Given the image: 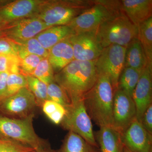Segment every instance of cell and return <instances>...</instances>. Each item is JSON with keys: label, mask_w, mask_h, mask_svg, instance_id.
<instances>
[{"label": "cell", "mask_w": 152, "mask_h": 152, "mask_svg": "<svg viewBox=\"0 0 152 152\" xmlns=\"http://www.w3.org/2000/svg\"><path fill=\"white\" fill-rule=\"evenodd\" d=\"M96 60H75L54 75L55 82L64 91L72 104L83 100L97 80Z\"/></svg>", "instance_id": "1"}, {"label": "cell", "mask_w": 152, "mask_h": 152, "mask_svg": "<svg viewBox=\"0 0 152 152\" xmlns=\"http://www.w3.org/2000/svg\"><path fill=\"white\" fill-rule=\"evenodd\" d=\"M114 92L110 79L105 75L99 74L96 83L83 99L90 118L99 127H113Z\"/></svg>", "instance_id": "2"}, {"label": "cell", "mask_w": 152, "mask_h": 152, "mask_svg": "<svg viewBox=\"0 0 152 152\" xmlns=\"http://www.w3.org/2000/svg\"><path fill=\"white\" fill-rule=\"evenodd\" d=\"M138 28L121 11L102 24L95 31L98 40L104 48L111 45L126 48L137 37Z\"/></svg>", "instance_id": "3"}, {"label": "cell", "mask_w": 152, "mask_h": 152, "mask_svg": "<svg viewBox=\"0 0 152 152\" xmlns=\"http://www.w3.org/2000/svg\"><path fill=\"white\" fill-rule=\"evenodd\" d=\"M94 0L45 1L35 16L50 26L67 25L89 8Z\"/></svg>", "instance_id": "4"}, {"label": "cell", "mask_w": 152, "mask_h": 152, "mask_svg": "<svg viewBox=\"0 0 152 152\" xmlns=\"http://www.w3.org/2000/svg\"><path fill=\"white\" fill-rule=\"evenodd\" d=\"M121 11L120 1L94 0L91 7L74 18L67 26L75 34L95 32L102 23Z\"/></svg>", "instance_id": "5"}, {"label": "cell", "mask_w": 152, "mask_h": 152, "mask_svg": "<svg viewBox=\"0 0 152 152\" xmlns=\"http://www.w3.org/2000/svg\"><path fill=\"white\" fill-rule=\"evenodd\" d=\"M34 114L24 118L0 115V138L10 140L39 148L45 142L39 137L33 126Z\"/></svg>", "instance_id": "6"}, {"label": "cell", "mask_w": 152, "mask_h": 152, "mask_svg": "<svg viewBox=\"0 0 152 152\" xmlns=\"http://www.w3.org/2000/svg\"><path fill=\"white\" fill-rule=\"evenodd\" d=\"M65 109V115L60 124L62 127L77 134L93 145L99 147L93 131L91 119L83 100L72 104Z\"/></svg>", "instance_id": "7"}, {"label": "cell", "mask_w": 152, "mask_h": 152, "mask_svg": "<svg viewBox=\"0 0 152 152\" xmlns=\"http://www.w3.org/2000/svg\"><path fill=\"white\" fill-rule=\"evenodd\" d=\"M126 47L113 45L104 48L96 60L98 74L107 77L111 83L114 91L118 88L120 76L125 67Z\"/></svg>", "instance_id": "8"}, {"label": "cell", "mask_w": 152, "mask_h": 152, "mask_svg": "<svg viewBox=\"0 0 152 152\" xmlns=\"http://www.w3.org/2000/svg\"><path fill=\"white\" fill-rule=\"evenodd\" d=\"M34 96L28 87L14 95L0 100V115L24 118L34 113L37 107Z\"/></svg>", "instance_id": "9"}, {"label": "cell", "mask_w": 152, "mask_h": 152, "mask_svg": "<svg viewBox=\"0 0 152 152\" xmlns=\"http://www.w3.org/2000/svg\"><path fill=\"white\" fill-rule=\"evenodd\" d=\"M51 26L37 17H30L9 23L3 29V38L18 42L35 37Z\"/></svg>", "instance_id": "10"}, {"label": "cell", "mask_w": 152, "mask_h": 152, "mask_svg": "<svg viewBox=\"0 0 152 152\" xmlns=\"http://www.w3.org/2000/svg\"><path fill=\"white\" fill-rule=\"evenodd\" d=\"M135 118L136 106L132 98L117 89L114 92L113 127L121 134Z\"/></svg>", "instance_id": "11"}, {"label": "cell", "mask_w": 152, "mask_h": 152, "mask_svg": "<svg viewBox=\"0 0 152 152\" xmlns=\"http://www.w3.org/2000/svg\"><path fill=\"white\" fill-rule=\"evenodd\" d=\"M68 39L72 47L75 60L95 61L104 49L95 32L75 34Z\"/></svg>", "instance_id": "12"}, {"label": "cell", "mask_w": 152, "mask_h": 152, "mask_svg": "<svg viewBox=\"0 0 152 152\" xmlns=\"http://www.w3.org/2000/svg\"><path fill=\"white\" fill-rule=\"evenodd\" d=\"M44 1L18 0L7 2L0 7V22L5 26L18 20L34 17Z\"/></svg>", "instance_id": "13"}, {"label": "cell", "mask_w": 152, "mask_h": 152, "mask_svg": "<svg viewBox=\"0 0 152 152\" xmlns=\"http://www.w3.org/2000/svg\"><path fill=\"white\" fill-rule=\"evenodd\" d=\"M124 146L135 152H152V134L135 118L121 134Z\"/></svg>", "instance_id": "14"}, {"label": "cell", "mask_w": 152, "mask_h": 152, "mask_svg": "<svg viewBox=\"0 0 152 152\" xmlns=\"http://www.w3.org/2000/svg\"><path fill=\"white\" fill-rule=\"evenodd\" d=\"M132 98L136 106V119L140 123L144 112L152 104V70L148 66L142 72Z\"/></svg>", "instance_id": "15"}, {"label": "cell", "mask_w": 152, "mask_h": 152, "mask_svg": "<svg viewBox=\"0 0 152 152\" xmlns=\"http://www.w3.org/2000/svg\"><path fill=\"white\" fill-rule=\"evenodd\" d=\"M120 7L128 18L137 27L152 17V0H121Z\"/></svg>", "instance_id": "16"}, {"label": "cell", "mask_w": 152, "mask_h": 152, "mask_svg": "<svg viewBox=\"0 0 152 152\" xmlns=\"http://www.w3.org/2000/svg\"><path fill=\"white\" fill-rule=\"evenodd\" d=\"M47 58L54 72L56 73L75 60L72 47L68 39L58 43L50 49Z\"/></svg>", "instance_id": "17"}, {"label": "cell", "mask_w": 152, "mask_h": 152, "mask_svg": "<svg viewBox=\"0 0 152 152\" xmlns=\"http://www.w3.org/2000/svg\"><path fill=\"white\" fill-rule=\"evenodd\" d=\"M95 136L100 152H124L121 134L113 127H100Z\"/></svg>", "instance_id": "18"}, {"label": "cell", "mask_w": 152, "mask_h": 152, "mask_svg": "<svg viewBox=\"0 0 152 152\" xmlns=\"http://www.w3.org/2000/svg\"><path fill=\"white\" fill-rule=\"evenodd\" d=\"M75 34L67 25L55 26L44 30L35 37L44 48L48 51L56 44L66 39Z\"/></svg>", "instance_id": "19"}, {"label": "cell", "mask_w": 152, "mask_h": 152, "mask_svg": "<svg viewBox=\"0 0 152 152\" xmlns=\"http://www.w3.org/2000/svg\"><path fill=\"white\" fill-rule=\"evenodd\" d=\"M146 58L137 37L135 38L126 48L125 67L142 71L147 66Z\"/></svg>", "instance_id": "20"}, {"label": "cell", "mask_w": 152, "mask_h": 152, "mask_svg": "<svg viewBox=\"0 0 152 152\" xmlns=\"http://www.w3.org/2000/svg\"><path fill=\"white\" fill-rule=\"evenodd\" d=\"M55 152H100L99 147L87 142L77 134L69 132L62 145Z\"/></svg>", "instance_id": "21"}, {"label": "cell", "mask_w": 152, "mask_h": 152, "mask_svg": "<svg viewBox=\"0 0 152 152\" xmlns=\"http://www.w3.org/2000/svg\"><path fill=\"white\" fill-rule=\"evenodd\" d=\"M138 28L137 38L143 49L147 65L152 70V17Z\"/></svg>", "instance_id": "22"}, {"label": "cell", "mask_w": 152, "mask_h": 152, "mask_svg": "<svg viewBox=\"0 0 152 152\" xmlns=\"http://www.w3.org/2000/svg\"><path fill=\"white\" fill-rule=\"evenodd\" d=\"M142 71L124 67L119 78L117 89L121 90L132 97Z\"/></svg>", "instance_id": "23"}, {"label": "cell", "mask_w": 152, "mask_h": 152, "mask_svg": "<svg viewBox=\"0 0 152 152\" xmlns=\"http://www.w3.org/2000/svg\"><path fill=\"white\" fill-rule=\"evenodd\" d=\"M14 43L16 45L18 55L20 59L29 55H35L43 58H48V51L44 48L36 37Z\"/></svg>", "instance_id": "24"}, {"label": "cell", "mask_w": 152, "mask_h": 152, "mask_svg": "<svg viewBox=\"0 0 152 152\" xmlns=\"http://www.w3.org/2000/svg\"><path fill=\"white\" fill-rule=\"evenodd\" d=\"M43 112L52 122L60 124L66 115V109L60 104L47 100L42 105Z\"/></svg>", "instance_id": "25"}, {"label": "cell", "mask_w": 152, "mask_h": 152, "mask_svg": "<svg viewBox=\"0 0 152 152\" xmlns=\"http://www.w3.org/2000/svg\"><path fill=\"white\" fill-rule=\"evenodd\" d=\"M28 88L35 98L38 106L48 100V85L32 75L26 76Z\"/></svg>", "instance_id": "26"}, {"label": "cell", "mask_w": 152, "mask_h": 152, "mask_svg": "<svg viewBox=\"0 0 152 152\" xmlns=\"http://www.w3.org/2000/svg\"><path fill=\"white\" fill-rule=\"evenodd\" d=\"M31 75L47 85L55 82L54 71L47 58L42 59Z\"/></svg>", "instance_id": "27"}, {"label": "cell", "mask_w": 152, "mask_h": 152, "mask_svg": "<svg viewBox=\"0 0 152 152\" xmlns=\"http://www.w3.org/2000/svg\"><path fill=\"white\" fill-rule=\"evenodd\" d=\"M48 100L63 106L65 108L72 104L70 101L62 88L55 82L48 85Z\"/></svg>", "instance_id": "28"}, {"label": "cell", "mask_w": 152, "mask_h": 152, "mask_svg": "<svg viewBox=\"0 0 152 152\" xmlns=\"http://www.w3.org/2000/svg\"><path fill=\"white\" fill-rule=\"evenodd\" d=\"M26 87H28V84L26 76L20 73L10 74L7 82V91L4 98L14 95Z\"/></svg>", "instance_id": "29"}, {"label": "cell", "mask_w": 152, "mask_h": 152, "mask_svg": "<svg viewBox=\"0 0 152 152\" xmlns=\"http://www.w3.org/2000/svg\"><path fill=\"white\" fill-rule=\"evenodd\" d=\"M20 58L16 55H0V72L20 73Z\"/></svg>", "instance_id": "30"}, {"label": "cell", "mask_w": 152, "mask_h": 152, "mask_svg": "<svg viewBox=\"0 0 152 152\" xmlns=\"http://www.w3.org/2000/svg\"><path fill=\"white\" fill-rule=\"evenodd\" d=\"M43 58L35 55H29L20 60V73L24 75H31Z\"/></svg>", "instance_id": "31"}, {"label": "cell", "mask_w": 152, "mask_h": 152, "mask_svg": "<svg viewBox=\"0 0 152 152\" xmlns=\"http://www.w3.org/2000/svg\"><path fill=\"white\" fill-rule=\"evenodd\" d=\"M0 152H37V150L13 141L0 138Z\"/></svg>", "instance_id": "32"}, {"label": "cell", "mask_w": 152, "mask_h": 152, "mask_svg": "<svg viewBox=\"0 0 152 152\" xmlns=\"http://www.w3.org/2000/svg\"><path fill=\"white\" fill-rule=\"evenodd\" d=\"M18 55L16 45L12 41L6 38H0V55Z\"/></svg>", "instance_id": "33"}, {"label": "cell", "mask_w": 152, "mask_h": 152, "mask_svg": "<svg viewBox=\"0 0 152 152\" xmlns=\"http://www.w3.org/2000/svg\"><path fill=\"white\" fill-rule=\"evenodd\" d=\"M140 123L147 132L152 134V104L144 112Z\"/></svg>", "instance_id": "34"}, {"label": "cell", "mask_w": 152, "mask_h": 152, "mask_svg": "<svg viewBox=\"0 0 152 152\" xmlns=\"http://www.w3.org/2000/svg\"><path fill=\"white\" fill-rule=\"evenodd\" d=\"M9 72H0V100L4 99L5 96L7 88V82L9 74Z\"/></svg>", "instance_id": "35"}, {"label": "cell", "mask_w": 152, "mask_h": 152, "mask_svg": "<svg viewBox=\"0 0 152 152\" xmlns=\"http://www.w3.org/2000/svg\"><path fill=\"white\" fill-rule=\"evenodd\" d=\"M37 152H55V151L52 150L50 146L45 142L37 150Z\"/></svg>", "instance_id": "36"}, {"label": "cell", "mask_w": 152, "mask_h": 152, "mask_svg": "<svg viewBox=\"0 0 152 152\" xmlns=\"http://www.w3.org/2000/svg\"><path fill=\"white\" fill-rule=\"evenodd\" d=\"M4 25H3L1 22H0V38H3V31Z\"/></svg>", "instance_id": "37"}, {"label": "cell", "mask_w": 152, "mask_h": 152, "mask_svg": "<svg viewBox=\"0 0 152 152\" xmlns=\"http://www.w3.org/2000/svg\"><path fill=\"white\" fill-rule=\"evenodd\" d=\"M124 152H135L131 151V150L128 149L127 148L124 146Z\"/></svg>", "instance_id": "38"}, {"label": "cell", "mask_w": 152, "mask_h": 152, "mask_svg": "<svg viewBox=\"0 0 152 152\" xmlns=\"http://www.w3.org/2000/svg\"><path fill=\"white\" fill-rule=\"evenodd\" d=\"M6 2H7V1H0V7L5 4Z\"/></svg>", "instance_id": "39"}]
</instances>
